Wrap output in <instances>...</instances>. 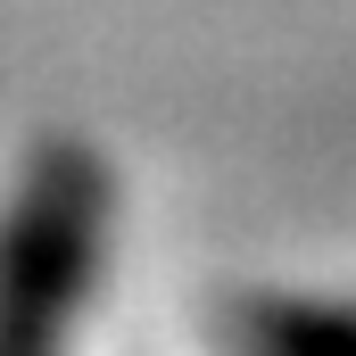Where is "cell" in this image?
<instances>
[{
  "instance_id": "obj_1",
  "label": "cell",
  "mask_w": 356,
  "mask_h": 356,
  "mask_svg": "<svg viewBox=\"0 0 356 356\" xmlns=\"http://www.w3.org/2000/svg\"><path fill=\"white\" fill-rule=\"evenodd\" d=\"M108 241H116L108 158L75 133L33 141L0 191V356H75Z\"/></svg>"
},
{
  "instance_id": "obj_2",
  "label": "cell",
  "mask_w": 356,
  "mask_h": 356,
  "mask_svg": "<svg viewBox=\"0 0 356 356\" xmlns=\"http://www.w3.org/2000/svg\"><path fill=\"white\" fill-rule=\"evenodd\" d=\"M216 356H356L348 290H232L207 315Z\"/></svg>"
}]
</instances>
